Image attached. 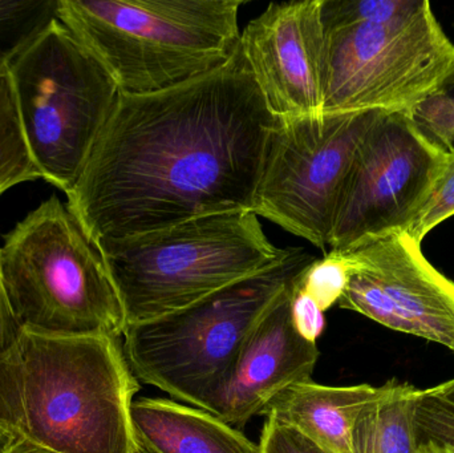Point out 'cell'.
<instances>
[{"instance_id":"603a6c76","label":"cell","mask_w":454,"mask_h":453,"mask_svg":"<svg viewBox=\"0 0 454 453\" xmlns=\"http://www.w3.org/2000/svg\"><path fill=\"white\" fill-rule=\"evenodd\" d=\"M415 425L420 441L442 444L454 452V406L450 402L421 390Z\"/></svg>"},{"instance_id":"83f0119b","label":"cell","mask_w":454,"mask_h":453,"mask_svg":"<svg viewBox=\"0 0 454 453\" xmlns=\"http://www.w3.org/2000/svg\"><path fill=\"white\" fill-rule=\"evenodd\" d=\"M428 391L434 395L450 402L454 406V378L442 385L436 386V387L428 388Z\"/></svg>"},{"instance_id":"8992f818","label":"cell","mask_w":454,"mask_h":453,"mask_svg":"<svg viewBox=\"0 0 454 453\" xmlns=\"http://www.w3.org/2000/svg\"><path fill=\"white\" fill-rule=\"evenodd\" d=\"M0 273L23 332L120 340L127 330L100 249L56 194L5 234Z\"/></svg>"},{"instance_id":"9c48e42d","label":"cell","mask_w":454,"mask_h":453,"mask_svg":"<svg viewBox=\"0 0 454 453\" xmlns=\"http://www.w3.org/2000/svg\"><path fill=\"white\" fill-rule=\"evenodd\" d=\"M381 113L278 119L251 212L325 250L352 160Z\"/></svg>"},{"instance_id":"4316f807","label":"cell","mask_w":454,"mask_h":453,"mask_svg":"<svg viewBox=\"0 0 454 453\" xmlns=\"http://www.w3.org/2000/svg\"><path fill=\"white\" fill-rule=\"evenodd\" d=\"M7 453H59L53 449H47V447L40 446V444L34 443L28 439L18 436L15 443L11 447L10 451Z\"/></svg>"},{"instance_id":"ac0fdd59","label":"cell","mask_w":454,"mask_h":453,"mask_svg":"<svg viewBox=\"0 0 454 453\" xmlns=\"http://www.w3.org/2000/svg\"><path fill=\"white\" fill-rule=\"evenodd\" d=\"M58 0H0V66L16 58L51 21Z\"/></svg>"},{"instance_id":"d4e9b609","label":"cell","mask_w":454,"mask_h":453,"mask_svg":"<svg viewBox=\"0 0 454 453\" xmlns=\"http://www.w3.org/2000/svg\"><path fill=\"white\" fill-rule=\"evenodd\" d=\"M299 281L294 287L293 297H291V316H293L294 326L301 338L309 342L317 343L325 329V311L299 287Z\"/></svg>"},{"instance_id":"277c9868","label":"cell","mask_w":454,"mask_h":453,"mask_svg":"<svg viewBox=\"0 0 454 453\" xmlns=\"http://www.w3.org/2000/svg\"><path fill=\"white\" fill-rule=\"evenodd\" d=\"M317 258L301 249L194 305L125 330V358L138 382L212 412L256 324Z\"/></svg>"},{"instance_id":"e0dca14e","label":"cell","mask_w":454,"mask_h":453,"mask_svg":"<svg viewBox=\"0 0 454 453\" xmlns=\"http://www.w3.org/2000/svg\"><path fill=\"white\" fill-rule=\"evenodd\" d=\"M42 178L24 140L12 82L0 74V197L13 186Z\"/></svg>"},{"instance_id":"7402d4cb","label":"cell","mask_w":454,"mask_h":453,"mask_svg":"<svg viewBox=\"0 0 454 453\" xmlns=\"http://www.w3.org/2000/svg\"><path fill=\"white\" fill-rule=\"evenodd\" d=\"M454 215V154H447L444 165L415 220L405 233L421 244L440 223Z\"/></svg>"},{"instance_id":"9a60e30c","label":"cell","mask_w":454,"mask_h":453,"mask_svg":"<svg viewBox=\"0 0 454 453\" xmlns=\"http://www.w3.org/2000/svg\"><path fill=\"white\" fill-rule=\"evenodd\" d=\"M130 419L136 441L151 453H261L215 415L170 399L133 402Z\"/></svg>"},{"instance_id":"8fae6325","label":"cell","mask_w":454,"mask_h":453,"mask_svg":"<svg viewBox=\"0 0 454 453\" xmlns=\"http://www.w3.org/2000/svg\"><path fill=\"white\" fill-rule=\"evenodd\" d=\"M339 252L351 268L339 308L454 353V282L427 260L421 244L395 231Z\"/></svg>"},{"instance_id":"d6986e66","label":"cell","mask_w":454,"mask_h":453,"mask_svg":"<svg viewBox=\"0 0 454 453\" xmlns=\"http://www.w3.org/2000/svg\"><path fill=\"white\" fill-rule=\"evenodd\" d=\"M428 0H322L325 29L354 24H384L411 18L420 12Z\"/></svg>"},{"instance_id":"ffe728a7","label":"cell","mask_w":454,"mask_h":453,"mask_svg":"<svg viewBox=\"0 0 454 453\" xmlns=\"http://www.w3.org/2000/svg\"><path fill=\"white\" fill-rule=\"evenodd\" d=\"M408 116L442 153L454 154V72Z\"/></svg>"},{"instance_id":"30bf717a","label":"cell","mask_w":454,"mask_h":453,"mask_svg":"<svg viewBox=\"0 0 454 453\" xmlns=\"http://www.w3.org/2000/svg\"><path fill=\"white\" fill-rule=\"evenodd\" d=\"M408 113L383 112L360 143L341 189L331 250L407 231L444 165Z\"/></svg>"},{"instance_id":"cb8c5ba5","label":"cell","mask_w":454,"mask_h":453,"mask_svg":"<svg viewBox=\"0 0 454 453\" xmlns=\"http://www.w3.org/2000/svg\"><path fill=\"white\" fill-rule=\"evenodd\" d=\"M266 419L259 441L261 453H327L294 428L271 418Z\"/></svg>"},{"instance_id":"1f68e13d","label":"cell","mask_w":454,"mask_h":453,"mask_svg":"<svg viewBox=\"0 0 454 453\" xmlns=\"http://www.w3.org/2000/svg\"><path fill=\"white\" fill-rule=\"evenodd\" d=\"M7 68H8V66H0V74H3V72L7 71Z\"/></svg>"},{"instance_id":"2e32d148","label":"cell","mask_w":454,"mask_h":453,"mask_svg":"<svg viewBox=\"0 0 454 453\" xmlns=\"http://www.w3.org/2000/svg\"><path fill=\"white\" fill-rule=\"evenodd\" d=\"M421 390L389 380L365 406L352 431V453H418L415 412Z\"/></svg>"},{"instance_id":"ba28073f","label":"cell","mask_w":454,"mask_h":453,"mask_svg":"<svg viewBox=\"0 0 454 453\" xmlns=\"http://www.w3.org/2000/svg\"><path fill=\"white\" fill-rule=\"evenodd\" d=\"M325 114L410 113L454 72V44L431 3L391 23L325 29Z\"/></svg>"},{"instance_id":"f546056e","label":"cell","mask_w":454,"mask_h":453,"mask_svg":"<svg viewBox=\"0 0 454 453\" xmlns=\"http://www.w3.org/2000/svg\"><path fill=\"white\" fill-rule=\"evenodd\" d=\"M16 438L18 436L15 433H11L7 427L0 425V453H7L10 451L12 444L15 443Z\"/></svg>"},{"instance_id":"44dd1931","label":"cell","mask_w":454,"mask_h":453,"mask_svg":"<svg viewBox=\"0 0 454 453\" xmlns=\"http://www.w3.org/2000/svg\"><path fill=\"white\" fill-rule=\"evenodd\" d=\"M351 278V268L340 252L325 253L304 271L299 287L319 305L323 311L338 305Z\"/></svg>"},{"instance_id":"52a82bcc","label":"cell","mask_w":454,"mask_h":453,"mask_svg":"<svg viewBox=\"0 0 454 453\" xmlns=\"http://www.w3.org/2000/svg\"><path fill=\"white\" fill-rule=\"evenodd\" d=\"M24 140L43 180L68 193L108 121L120 90L59 20L8 64Z\"/></svg>"},{"instance_id":"5bb4252c","label":"cell","mask_w":454,"mask_h":453,"mask_svg":"<svg viewBox=\"0 0 454 453\" xmlns=\"http://www.w3.org/2000/svg\"><path fill=\"white\" fill-rule=\"evenodd\" d=\"M378 394L370 385L296 383L272 399L263 417L294 428L327 453H352L355 423Z\"/></svg>"},{"instance_id":"4dcf8cb0","label":"cell","mask_w":454,"mask_h":453,"mask_svg":"<svg viewBox=\"0 0 454 453\" xmlns=\"http://www.w3.org/2000/svg\"><path fill=\"white\" fill-rule=\"evenodd\" d=\"M133 453H151V452L146 451V449H144V447L141 446V444L138 443L137 441H136V449H135V451H133Z\"/></svg>"},{"instance_id":"4fadbf2b","label":"cell","mask_w":454,"mask_h":453,"mask_svg":"<svg viewBox=\"0 0 454 453\" xmlns=\"http://www.w3.org/2000/svg\"><path fill=\"white\" fill-rule=\"evenodd\" d=\"M295 285L256 324L210 412L235 430L243 431L254 417L263 415L286 388L312 380L320 351L294 326L291 297Z\"/></svg>"},{"instance_id":"f1b7e54d","label":"cell","mask_w":454,"mask_h":453,"mask_svg":"<svg viewBox=\"0 0 454 453\" xmlns=\"http://www.w3.org/2000/svg\"><path fill=\"white\" fill-rule=\"evenodd\" d=\"M418 453H454V452L452 451V449H448L447 446H442V444L434 443V441H420V439H419Z\"/></svg>"},{"instance_id":"3957f363","label":"cell","mask_w":454,"mask_h":453,"mask_svg":"<svg viewBox=\"0 0 454 453\" xmlns=\"http://www.w3.org/2000/svg\"><path fill=\"white\" fill-rule=\"evenodd\" d=\"M242 0H58L56 18L120 93L170 90L225 66L239 45Z\"/></svg>"},{"instance_id":"5b68a950","label":"cell","mask_w":454,"mask_h":453,"mask_svg":"<svg viewBox=\"0 0 454 453\" xmlns=\"http://www.w3.org/2000/svg\"><path fill=\"white\" fill-rule=\"evenodd\" d=\"M127 327L183 310L285 260L254 212L193 218L98 245Z\"/></svg>"},{"instance_id":"6da1fadb","label":"cell","mask_w":454,"mask_h":453,"mask_svg":"<svg viewBox=\"0 0 454 453\" xmlns=\"http://www.w3.org/2000/svg\"><path fill=\"white\" fill-rule=\"evenodd\" d=\"M277 122L238 45L204 76L120 93L67 204L96 245L251 212Z\"/></svg>"},{"instance_id":"7a4b0ae2","label":"cell","mask_w":454,"mask_h":453,"mask_svg":"<svg viewBox=\"0 0 454 453\" xmlns=\"http://www.w3.org/2000/svg\"><path fill=\"white\" fill-rule=\"evenodd\" d=\"M140 390L119 338L23 332L0 354V425L59 453H133Z\"/></svg>"},{"instance_id":"484cf974","label":"cell","mask_w":454,"mask_h":453,"mask_svg":"<svg viewBox=\"0 0 454 453\" xmlns=\"http://www.w3.org/2000/svg\"><path fill=\"white\" fill-rule=\"evenodd\" d=\"M21 332L23 329L13 313L10 298L3 284L2 273H0V354L12 348L16 340L20 338Z\"/></svg>"},{"instance_id":"7c38bea8","label":"cell","mask_w":454,"mask_h":453,"mask_svg":"<svg viewBox=\"0 0 454 453\" xmlns=\"http://www.w3.org/2000/svg\"><path fill=\"white\" fill-rule=\"evenodd\" d=\"M239 51L277 119L323 114L322 0L271 3L240 32Z\"/></svg>"}]
</instances>
